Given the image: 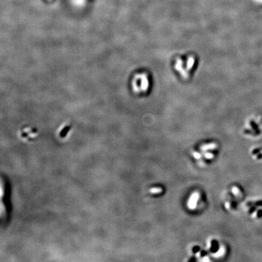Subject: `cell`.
<instances>
[{
	"label": "cell",
	"mask_w": 262,
	"mask_h": 262,
	"mask_svg": "<svg viewBox=\"0 0 262 262\" xmlns=\"http://www.w3.org/2000/svg\"><path fill=\"white\" fill-rule=\"evenodd\" d=\"M229 199L224 202V208L228 211H234L238 207L244 197V191L239 185L234 184L229 189Z\"/></svg>",
	"instance_id": "6da1fadb"
},
{
	"label": "cell",
	"mask_w": 262,
	"mask_h": 262,
	"mask_svg": "<svg viewBox=\"0 0 262 262\" xmlns=\"http://www.w3.org/2000/svg\"><path fill=\"white\" fill-rule=\"evenodd\" d=\"M244 209L249 217L253 220L262 218V198H251L246 201Z\"/></svg>",
	"instance_id": "7a4b0ae2"
},
{
	"label": "cell",
	"mask_w": 262,
	"mask_h": 262,
	"mask_svg": "<svg viewBox=\"0 0 262 262\" xmlns=\"http://www.w3.org/2000/svg\"><path fill=\"white\" fill-rule=\"evenodd\" d=\"M200 198V194L198 192H194L192 194L190 198L188 200L187 206L191 210L195 209L197 205V202Z\"/></svg>",
	"instance_id": "3957f363"
},
{
	"label": "cell",
	"mask_w": 262,
	"mask_h": 262,
	"mask_svg": "<svg viewBox=\"0 0 262 262\" xmlns=\"http://www.w3.org/2000/svg\"><path fill=\"white\" fill-rule=\"evenodd\" d=\"M249 154L253 160L257 161H262V147L252 148L249 151Z\"/></svg>",
	"instance_id": "277c9868"
},
{
	"label": "cell",
	"mask_w": 262,
	"mask_h": 262,
	"mask_svg": "<svg viewBox=\"0 0 262 262\" xmlns=\"http://www.w3.org/2000/svg\"><path fill=\"white\" fill-rule=\"evenodd\" d=\"M226 253V247L224 246L223 245H221L219 249L217 252H215V253L212 254V256L216 259H219V258H221L222 257H223L224 255H225Z\"/></svg>",
	"instance_id": "5b68a950"
},
{
	"label": "cell",
	"mask_w": 262,
	"mask_h": 262,
	"mask_svg": "<svg viewBox=\"0 0 262 262\" xmlns=\"http://www.w3.org/2000/svg\"><path fill=\"white\" fill-rule=\"evenodd\" d=\"M217 147V145L215 143H210L202 145L200 147L202 151H211V150H214Z\"/></svg>",
	"instance_id": "8992f818"
},
{
	"label": "cell",
	"mask_w": 262,
	"mask_h": 262,
	"mask_svg": "<svg viewBox=\"0 0 262 262\" xmlns=\"http://www.w3.org/2000/svg\"><path fill=\"white\" fill-rule=\"evenodd\" d=\"M162 191L163 189L161 188H160V187H154V188H152L150 189V190H149V192L153 194H160L162 192Z\"/></svg>",
	"instance_id": "52a82bcc"
},
{
	"label": "cell",
	"mask_w": 262,
	"mask_h": 262,
	"mask_svg": "<svg viewBox=\"0 0 262 262\" xmlns=\"http://www.w3.org/2000/svg\"><path fill=\"white\" fill-rule=\"evenodd\" d=\"M205 157L206 159L210 160V159H212L214 158V155L212 153H211V152H206L205 154Z\"/></svg>",
	"instance_id": "ba28073f"
},
{
	"label": "cell",
	"mask_w": 262,
	"mask_h": 262,
	"mask_svg": "<svg viewBox=\"0 0 262 262\" xmlns=\"http://www.w3.org/2000/svg\"><path fill=\"white\" fill-rule=\"evenodd\" d=\"M192 155L194 156V158H196V159H199L201 158V154L197 152H194L192 153Z\"/></svg>",
	"instance_id": "9c48e42d"
},
{
	"label": "cell",
	"mask_w": 262,
	"mask_h": 262,
	"mask_svg": "<svg viewBox=\"0 0 262 262\" xmlns=\"http://www.w3.org/2000/svg\"><path fill=\"white\" fill-rule=\"evenodd\" d=\"M201 261H210V259H209V258L208 257L206 256V257H203V259H202Z\"/></svg>",
	"instance_id": "30bf717a"
},
{
	"label": "cell",
	"mask_w": 262,
	"mask_h": 262,
	"mask_svg": "<svg viewBox=\"0 0 262 262\" xmlns=\"http://www.w3.org/2000/svg\"><path fill=\"white\" fill-rule=\"evenodd\" d=\"M257 1H259V2H260V3H262V0H257Z\"/></svg>",
	"instance_id": "8fae6325"
}]
</instances>
